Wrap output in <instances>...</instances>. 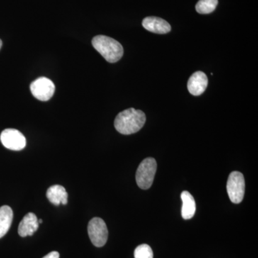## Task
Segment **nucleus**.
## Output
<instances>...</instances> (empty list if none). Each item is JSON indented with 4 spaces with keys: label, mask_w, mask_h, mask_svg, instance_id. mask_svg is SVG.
Wrapping results in <instances>:
<instances>
[{
    "label": "nucleus",
    "mask_w": 258,
    "mask_h": 258,
    "mask_svg": "<svg viewBox=\"0 0 258 258\" xmlns=\"http://www.w3.org/2000/svg\"><path fill=\"white\" fill-rule=\"evenodd\" d=\"M245 189V181L243 174L240 171H232L227 182V191L230 201L239 204L243 200Z\"/></svg>",
    "instance_id": "nucleus-4"
},
{
    "label": "nucleus",
    "mask_w": 258,
    "mask_h": 258,
    "mask_svg": "<svg viewBox=\"0 0 258 258\" xmlns=\"http://www.w3.org/2000/svg\"><path fill=\"white\" fill-rule=\"evenodd\" d=\"M181 199L182 200L181 216L184 220H189L192 218L196 212V203L195 198L189 191H184L181 194Z\"/></svg>",
    "instance_id": "nucleus-12"
},
{
    "label": "nucleus",
    "mask_w": 258,
    "mask_h": 258,
    "mask_svg": "<svg viewBox=\"0 0 258 258\" xmlns=\"http://www.w3.org/2000/svg\"><path fill=\"white\" fill-rule=\"evenodd\" d=\"M93 47L111 63L118 62L123 55V48L120 42L105 35H97L92 40Z\"/></svg>",
    "instance_id": "nucleus-2"
},
{
    "label": "nucleus",
    "mask_w": 258,
    "mask_h": 258,
    "mask_svg": "<svg viewBox=\"0 0 258 258\" xmlns=\"http://www.w3.org/2000/svg\"><path fill=\"white\" fill-rule=\"evenodd\" d=\"M218 0H200L196 5V10L202 15L212 13L216 9Z\"/></svg>",
    "instance_id": "nucleus-14"
},
{
    "label": "nucleus",
    "mask_w": 258,
    "mask_h": 258,
    "mask_svg": "<svg viewBox=\"0 0 258 258\" xmlns=\"http://www.w3.org/2000/svg\"><path fill=\"white\" fill-rule=\"evenodd\" d=\"M55 90L53 82L45 77L39 78L30 85L32 94L39 101H49L53 96Z\"/></svg>",
    "instance_id": "nucleus-6"
},
{
    "label": "nucleus",
    "mask_w": 258,
    "mask_h": 258,
    "mask_svg": "<svg viewBox=\"0 0 258 258\" xmlns=\"http://www.w3.org/2000/svg\"><path fill=\"white\" fill-rule=\"evenodd\" d=\"M2 46H3V42L0 40V49H1Z\"/></svg>",
    "instance_id": "nucleus-17"
},
{
    "label": "nucleus",
    "mask_w": 258,
    "mask_h": 258,
    "mask_svg": "<svg viewBox=\"0 0 258 258\" xmlns=\"http://www.w3.org/2000/svg\"><path fill=\"white\" fill-rule=\"evenodd\" d=\"M90 240L97 247L104 246L108 240V231L106 222L99 217H94L90 220L88 225Z\"/></svg>",
    "instance_id": "nucleus-5"
},
{
    "label": "nucleus",
    "mask_w": 258,
    "mask_h": 258,
    "mask_svg": "<svg viewBox=\"0 0 258 258\" xmlns=\"http://www.w3.org/2000/svg\"><path fill=\"white\" fill-rule=\"evenodd\" d=\"M2 144L7 149L13 151H21L26 147V139L17 129L7 128L0 135Z\"/></svg>",
    "instance_id": "nucleus-7"
},
{
    "label": "nucleus",
    "mask_w": 258,
    "mask_h": 258,
    "mask_svg": "<svg viewBox=\"0 0 258 258\" xmlns=\"http://www.w3.org/2000/svg\"><path fill=\"white\" fill-rule=\"evenodd\" d=\"M157 169V161L154 158L144 159L139 164L136 174V181L139 187L142 189H149L154 182Z\"/></svg>",
    "instance_id": "nucleus-3"
},
{
    "label": "nucleus",
    "mask_w": 258,
    "mask_h": 258,
    "mask_svg": "<svg viewBox=\"0 0 258 258\" xmlns=\"http://www.w3.org/2000/svg\"><path fill=\"white\" fill-rule=\"evenodd\" d=\"M42 258H60V254L56 251H52Z\"/></svg>",
    "instance_id": "nucleus-16"
},
{
    "label": "nucleus",
    "mask_w": 258,
    "mask_h": 258,
    "mask_svg": "<svg viewBox=\"0 0 258 258\" xmlns=\"http://www.w3.org/2000/svg\"><path fill=\"white\" fill-rule=\"evenodd\" d=\"M39 227L38 219L35 214L29 212L23 217L18 227V234L20 237L32 236Z\"/></svg>",
    "instance_id": "nucleus-10"
},
{
    "label": "nucleus",
    "mask_w": 258,
    "mask_h": 258,
    "mask_svg": "<svg viewBox=\"0 0 258 258\" xmlns=\"http://www.w3.org/2000/svg\"><path fill=\"white\" fill-rule=\"evenodd\" d=\"M142 25L153 33L166 34L171 31V25L166 20L157 17H147L142 21Z\"/></svg>",
    "instance_id": "nucleus-9"
},
{
    "label": "nucleus",
    "mask_w": 258,
    "mask_h": 258,
    "mask_svg": "<svg viewBox=\"0 0 258 258\" xmlns=\"http://www.w3.org/2000/svg\"><path fill=\"white\" fill-rule=\"evenodd\" d=\"M208 85V76L202 71H198L191 75L188 81V91L193 96H199L205 92Z\"/></svg>",
    "instance_id": "nucleus-8"
},
{
    "label": "nucleus",
    "mask_w": 258,
    "mask_h": 258,
    "mask_svg": "<svg viewBox=\"0 0 258 258\" xmlns=\"http://www.w3.org/2000/svg\"><path fill=\"white\" fill-rule=\"evenodd\" d=\"M134 258H154L152 247L147 244H142L134 250Z\"/></svg>",
    "instance_id": "nucleus-15"
},
{
    "label": "nucleus",
    "mask_w": 258,
    "mask_h": 258,
    "mask_svg": "<svg viewBox=\"0 0 258 258\" xmlns=\"http://www.w3.org/2000/svg\"><path fill=\"white\" fill-rule=\"evenodd\" d=\"M42 222H43V221H42V220H38V223L39 224L42 223Z\"/></svg>",
    "instance_id": "nucleus-18"
},
{
    "label": "nucleus",
    "mask_w": 258,
    "mask_h": 258,
    "mask_svg": "<svg viewBox=\"0 0 258 258\" xmlns=\"http://www.w3.org/2000/svg\"><path fill=\"white\" fill-rule=\"evenodd\" d=\"M146 122V115L141 110L131 108L117 115L114 126L117 132L123 135L137 133L143 128Z\"/></svg>",
    "instance_id": "nucleus-1"
},
{
    "label": "nucleus",
    "mask_w": 258,
    "mask_h": 258,
    "mask_svg": "<svg viewBox=\"0 0 258 258\" xmlns=\"http://www.w3.org/2000/svg\"><path fill=\"white\" fill-rule=\"evenodd\" d=\"M13 220V211L8 205L0 208V238L4 237L12 225Z\"/></svg>",
    "instance_id": "nucleus-13"
},
{
    "label": "nucleus",
    "mask_w": 258,
    "mask_h": 258,
    "mask_svg": "<svg viewBox=\"0 0 258 258\" xmlns=\"http://www.w3.org/2000/svg\"><path fill=\"white\" fill-rule=\"evenodd\" d=\"M46 196L49 201L55 206L68 204L69 194L61 185H53L49 187L47 190Z\"/></svg>",
    "instance_id": "nucleus-11"
}]
</instances>
